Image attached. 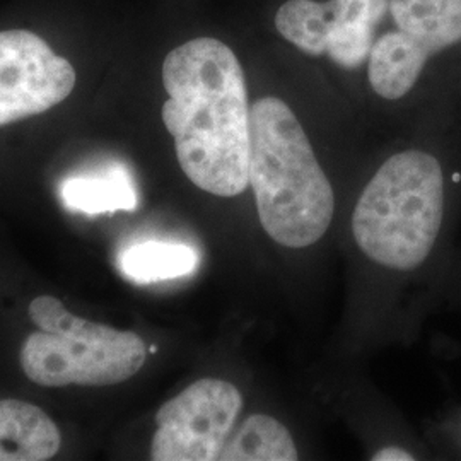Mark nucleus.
Returning <instances> with one entry per match:
<instances>
[{"instance_id": "4468645a", "label": "nucleus", "mask_w": 461, "mask_h": 461, "mask_svg": "<svg viewBox=\"0 0 461 461\" xmlns=\"http://www.w3.org/2000/svg\"><path fill=\"white\" fill-rule=\"evenodd\" d=\"M413 456L411 451L407 449H402V447H396V446H388V447H383L375 453L373 461H413Z\"/></svg>"}, {"instance_id": "39448f33", "label": "nucleus", "mask_w": 461, "mask_h": 461, "mask_svg": "<svg viewBox=\"0 0 461 461\" xmlns=\"http://www.w3.org/2000/svg\"><path fill=\"white\" fill-rule=\"evenodd\" d=\"M390 0H285L276 13L280 36L310 57L327 55L346 70L363 67Z\"/></svg>"}, {"instance_id": "20e7f679", "label": "nucleus", "mask_w": 461, "mask_h": 461, "mask_svg": "<svg viewBox=\"0 0 461 461\" xmlns=\"http://www.w3.org/2000/svg\"><path fill=\"white\" fill-rule=\"evenodd\" d=\"M30 318L40 330L21 348V367L40 386L116 384L132 378L148 359L137 333L74 316L55 297L33 299Z\"/></svg>"}, {"instance_id": "ddd939ff", "label": "nucleus", "mask_w": 461, "mask_h": 461, "mask_svg": "<svg viewBox=\"0 0 461 461\" xmlns=\"http://www.w3.org/2000/svg\"><path fill=\"white\" fill-rule=\"evenodd\" d=\"M197 251L180 243L144 241L120 253L118 267L122 274L137 284H152L178 279L195 272Z\"/></svg>"}, {"instance_id": "6e6552de", "label": "nucleus", "mask_w": 461, "mask_h": 461, "mask_svg": "<svg viewBox=\"0 0 461 461\" xmlns=\"http://www.w3.org/2000/svg\"><path fill=\"white\" fill-rule=\"evenodd\" d=\"M60 430L23 400H0V461H45L60 449Z\"/></svg>"}, {"instance_id": "0eeeda50", "label": "nucleus", "mask_w": 461, "mask_h": 461, "mask_svg": "<svg viewBox=\"0 0 461 461\" xmlns=\"http://www.w3.org/2000/svg\"><path fill=\"white\" fill-rule=\"evenodd\" d=\"M72 64L26 30L0 32V127L40 115L74 91Z\"/></svg>"}, {"instance_id": "9d476101", "label": "nucleus", "mask_w": 461, "mask_h": 461, "mask_svg": "<svg viewBox=\"0 0 461 461\" xmlns=\"http://www.w3.org/2000/svg\"><path fill=\"white\" fill-rule=\"evenodd\" d=\"M388 13L430 57L461 43V0H390Z\"/></svg>"}, {"instance_id": "9b49d317", "label": "nucleus", "mask_w": 461, "mask_h": 461, "mask_svg": "<svg viewBox=\"0 0 461 461\" xmlns=\"http://www.w3.org/2000/svg\"><path fill=\"white\" fill-rule=\"evenodd\" d=\"M62 200L70 211L84 214L132 212L139 203L131 173L122 165L106 166L99 173L72 176L62 185Z\"/></svg>"}, {"instance_id": "423d86ee", "label": "nucleus", "mask_w": 461, "mask_h": 461, "mask_svg": "<svg viewBox=\"0 0 461 461\" xmlns=\"http://www.w3.org/2000/svg\"><path fill=\"white\" fill-rule=\"evenodd\" d=\"M243 409L240 390L224 379H198L156 413L154 461H214Z\"/></svg>"}, {"instance_id": "f8f14e48", "label": "nucleus", "mask_w": 461, "mask_h": 461, "mask_svg": "<svg viewBox=\"0 0 461 461\" xmlns=\"http://www.w3.org/2000/svg\"><path fill=\"white\" fill-rule=\"evenodd\" d=\"M296 445L287 428L267 413L248 417L226 441L219 460L222 461H296Z\"/></svg>"}, {"instance_id": "1a4fd4ad", "label": "nucleus", "mask_w": 461, "mask_h": 461, "mask_svg": "<svg viewBox=\"0 0 461 461\" xmlns=\"http://www.w3.org/2000/svg\"><path fill=\"white\" fill-rule=\"evenodd\" d=\"M429 59L428 51L413 43L407 34L398 30L388 32L373 43L367 79L381 98L402 99L415 87Z\"/></svg>"}, {"instance_id": "7ed1b4c3", "label": "nucleus", "mask_w": 461, "mask_h": 461, "mask_svg": "<svg viewBox=\"0 0 461 461\" xmlns=\"http://www.w3.org/2000/svg\"><path fill=\"white\" fill-rule=\"evenodd\" d=\"M443 217V166L426 150L411 149L386 159L366 185L352 214V232L373 262L412 272L436 247Z\"/></svg>"}, {"instance_id": "f03ea898", "label": "nucleus", "mask_w": 461, "mask_h": 461, "mask_svg": "<svg viewBox=\"0 0 461 461\" xmlns=\"http://www.w3.org/2000/svg\"><path fill=\"white\" fill-rule=\"evenodd\" d=\"M249 186L265 232L280 247L308 248L329 230L335 195L293 108L276 96L251 104Z\"/></svg>"}, {"instance_id": "f257e3e1", "label": "nucleus", "mask_w": 461, "mask_h": 461, "mask_svg": "<svg viewBox=\"0 0 461 461\" xmlns=\"http://www.w3.org/2000/svg\"><path fill=\"white\" fill-rule=\"evenodd\" d=\"M163 86L161 116L186 178L211 195H241L249 185L251 106L236 53L217 38L190 40L166 55Z\"/></svg>"}]
</instances>
